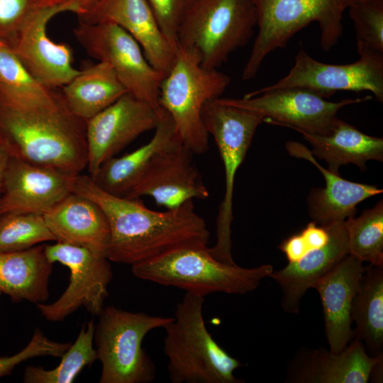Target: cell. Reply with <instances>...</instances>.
Returning <instances> with one entry per match:
<instances>
[{
    "mask_svg": "<svg viewBox=\"0 0 383 383\" xmlns=\"http://www.w3.org/2000/svg\"><path fill=\"white\" fill-rule=\"evenodd\" d=\"M72 192L89 198L105 213L110 228L109 260L131 265L184 247H207L210 232L193 200L165 211L148 208L140 198L109 194L89 175L74 177Z\"/></svg>",
    "mask_w": 383,
    "mask_h": 383,
    "instance_id": "cell-1",
    "label": "cell"
},
{
    "mask_svg": "<svg viewBox=\"0 0 383 383\" xmlns=\"http://www.w3.org/2000/svg\"><path fill=\"white\" fill-rule=\"evenodd\" d=\"M86 122L64 100L54 109L0 107V141L11 157L77 175L88 162Z\"/></svg>",
    "mask_w": 383,
    "mask_h": 383,
    "instance_id": "cell-2",
    "label": "cell"
},
{
    "mask_svg": "<svg viewBox=\"0 0 383 383\" xmlns=\"http://www.w3.org/2000/svg\"><path fill=\"white\" fill-rule=\"evenodd\" d=\"M205 297L185 292L173 320L164 328L163 351L172 383H242L234 372L243 365L213 338L206 326Z\"/></svg>",
    "mask_w": 383,
    "mask_h": 383,
    "instance_id": "cell-3",
    "label": "cell"
},
{
    "mask_svg": "<svg viewBox=\"0 0 383 383\" xmlns=\"http://www.w3.org/2000/svg\"><path fill=\"white\" fill-rule=\"evenodd\" d=\"M137 278L205 297L213 293L245 294L274 271L271 265L246 268L215 259L207 247L177 248L131 265Z\"/></svg>",
    "mask_w": 383,
    "mask_h": 383,
    "instance_id": "cell-4",
    "label": "cell"
},
{
    "mask_svg": "<svg viewBox=\"0 0 383 383\" xmlns=\"http://www.w3.org/2000/svg\"><path fill=\"white\" fill-rule=\"evenodd\" d=\"M230 83L229 76L204 67L195 51L177 47L174 64L160 84L159 101L182 142L194 154L209 149V135L201 118L204 104L219 98Z\"/></svg>",
    "mask_w": 383,
    "mask_h": 383,
    "instance_id": "cell-5",
    "label": "cell"
},
{
    "mask_svg": "<svg viewBox=\"0 0 383 383\" xmlns=\"http://www.w3.org/2000/svg\"><path fill=\"white\" fill-rule=\"evenodd\" d=\"M256 12L257 34L243 68L242 79L257 74L265 57L284 48L300 30L316 22L320 43L331 50L343 33V15L348 9L343 0H251Z\"/></svg>",
    "mask_w": 383,
    "mask_h": 383,
    "instance_id": "cell-6",
    "label": "cell"
},
{
    "mask_svg": "<svg viewBox=\"0 0 383 383\" xmlns=\"http://www.w3.org/2000/svg\"><path fill=\"white\" fill-rule=\"evenodd\" d=\"M95 326L97 359L101 363L100 383H150L156 367L143 348L147 334L164 328L174 317L132 312L104 306Z\"/></svg>",
    "mask_w": 383,
    "mask_h": 383,
    "instance_id": "cell-7",
    "label": "cell"
},
{
    "mask_svg": "<svg viewBox=\"0 0 383 383\" xmlns=\"http://www.w3.org/2000/svg\"><path fill=\"white\" fill-rule=\"evenodd\" d=\"M201 118L209 135L213 138L225 172V194L216 218V243L208 248L216 260L234 264L232 257L231 225L235 178L264 117L252 111L233 106L218 98L207 101Z\"/></svg>",
    "mask_w": 383,
    "mask_h": 383,
    "instance_id": "cell-8",
    "label": "cell"
},
{
    "mask_svg": "<svg viewBox=\"0 0 383 383\" xmlns=\"http://www.w3.org/2000/svg\"><path fill=\"white\" fill-rule=\"evenodd\" d=\"M255 26L251 0H194L179 28L177 47L193 50L204 67L217 69L248 43Z\"/></svg>",
    "mask_w": 383,
    "mask_h": 383,
    "instance_id": "cell-9",
    "label": "cell"
},
{
    "mask_svg": "<svg viewBox=\"0 0 383 383\" xmlns=\"http://www.w3.org/2000/svg\"><path fill=\"white\" fill-rule=\"evenodd\" d=\"M76 39L92 57L108 63L128 91L150 104L160 118L165 111L159 101L165 76L153 67L138 43L124 29L111 22L79 21Z\"/></svg>",
    "mask_w": 383,
    "mask_h": 383,
    "instance_id": "cell-10",
    "label": "cell"
},
{
    "mask_svg": "<svg viewBox=\"0 0 383 383\" xmlns=\"http://www.w3.org/2000/svg\"><path fill=\"white\" fill-rule=\"evenodd\" d=\"M218 99L225 104L262 115L264 122L267 123L323 135L331 131L341 108L370 100L372 96L333 102L309 89L286 87L271 90L259 89L240 99Z\"/></svg>",
    "mask_w": 383,
    "mask_h": 383,
    "instance_id": "cell-11",
    "label": "cell"
},
{
    "mask_svg": "<svg viewBox=\"0 0 383 383\" xmlns=\"http://www.w3.org/2000/svg\"><path fill=\"white\" fill-rule=\"evenodd\" d=\"M359 59L345 65L319 62L301 48L289 73L273 84L260 89L286 87L311 89L327 99L338 91H368L383 101V52L357 43Z\"/></svg>",
    "mask_w": 383,
    "mask_h": 383,
    "instance_id": "cell-12",
    "label": "cell"
},
{
    "mask_svg": "<svg viewBox=\"0 0 383 383\" xmlns=\"http://www.w3.org/2000/svg\"><path fill=\"white\" fill-rule=\"evenodd\" d=\"M48 260L60 262L70 272V282L62 294L53 303L37 304L41 315L50 321H62L80 307L93 316L103 309L113 272L109 259L97 256L78 246L55 242L45 245Z\"/></svg>",
    "mask_w": 383,
    "mask_h": 383,
    "instance_id": "cell-13",
    "label": "cell"
},
{
    "mask_svg": "<svg viewBox=\"0 0 383 383\" xmlns=\"http://www.w3.org/2000/svg\"><path fill=\"white\" fill-rule=\"evenodd\" d=\"M66 11L79 14L77 8L70 3L36 7L24 22L11 46L28 72L51 89L62 87L80 72L73 67L72 48L66 43L54 42L46 31L50 19Z\"/></svg>",
    "mask_w": 383,
    "mask_h": 383,
    "instance_id": "cell-14",
    "label": "cell"
},
{
    "mask_svg": "<svg viewBox=\"0 0 383 383\" xmlns=\"http://www.w3.org/2000/svg\"><path fill=\"white\" fill-rule=\"evenodd\" d=\"M161 118L148 102L129 92L86 122L89 176L143 133L155 129Z\"/></svg>",
    "mask_w": 383,
    "mask_h": 383,
    "instance_id": "cell-15",
    "label": "cell"
},
{
    "mask_svg": "<svg viewBox=\"0 0 383 383\" xmlns=\"http://www.w3.org/2000/svg\"><path fill=\"white\" fill-rule=\"evenodd\" d=\"M193 155L177 137L155 155L126 197L150 196L166 209H176L194 199H207L209 192L194 164Z\"/></svg>",
    "mask_w": 383,
    "mask_h": 383,
    "instance_id": "cell-16",
    "label": "cell"
},
{
    "mask_svg": "<svg viewBox=\"0 0 383 383\" xmlns=\"http://www.w3.org/2000/svg\"><path fill=\"white\" fill-rule=\"evenodd\" d=\"M75 176L10 156L0 193V216L14 213L44 216L72 192Z\"/></svg>",
    "mask_w": 383,
    "mask_h": 383,
    "instance_id": "cell-17",
    "label": "cell"
},
{
    "mask_svg": "<svg viewBox=\"0 0 383 383\" xmlns=\"http://www.w3.org/2000/svg\"><path fill=\"white\" fill-rule=\"evenodd\" d=\"M79 17L89 24L116 23L138 43L148 62L164 76L172 68L177 50L162 33L147 0H101Z\"/></svg>",
    "mask_w": 383,
    "mask_h": 383,
    "instance_id": "cell-18",
    "label": "cell"
},
{
    "mask_svg": "<svg viewBox=\"0 0 383 383\" xmlns=\"http://www.w3.org/2000/svg\"><path fill=\"white\" fill-rule=\"evenodd\" d=\"M362 263L348 254L313 287L321 300L329 350L334 353L344 350L354 336L351 312L365 269Z\"/></svg>",
    "mask_w": 383,
    "mask_h": 383,
    "instance_id": "cell-19",
    "label": "cell"
},
{
    "mask_svg": "<svg viewBox=\"0 0 383 383\" xmlns=\"http://www.w3.org/2000/svg\"><path fill=\"white\" fill-rule=\"evenodd\" d=\"M324 227L329 234L326 245L309 250L299 260L289 262L270 276L281 288V305L287 313H298L301 300L306 291L313 288L320 279L349 254L344 221L333 222Z\"/></svg>",
    "mask_w": 383,
    "mask_h": 383,
    "instance_id": "cell-20",
    "label": "cell"
},
{
    "mask_svg": "<svg viewBox=\"0 0 383 383\" xmlns=\"http://www.w3.org/2000/svg\"><path fill=\"white\" fill-rule=\"evenodd\" d=\"M382 357L370 356L364 344L353 338L338 353L322 348L299 353L286 379L295 383H366Z\"/></svg>",
    "mask_w": 383,
    "mask_h": 383,
    "instance_id": "cell-21",
    "label": "cell"
},
{
    "mask_svg": "<svg viewBox=\"0 0 383 383\" xmlns=\"http://www.w3.org/2000/svg\"><path fill=\"white\" fill-rule=\"evenodd\" d=\"M44 218L55 242L81 247L107 257L109 225L105 213L94 201L72 192Z\"/></svg>",
    "mask_w": 383,
    "mask_h": 383,
    "instance_id": "cell-22",
    "label": "cell"
},
{
    "mask_svg": "<svg viewBox=\"0 0 383 383\" xmlns=\"http://www.w3.org/2000/svg\"><path fill=\"white\" fill-rule=\"evenodd\" d=\"M285 148L290 155L311 162L325 179V187L313 189L307 197L309 216L312 221L319 226L345 221L355 216L358 204L383 192L374 185L345 179L338 173L324 168L318 163L310 150L300 143L288 141Z\"/></svg>",
    "mask_w": 383,
    "mask_h": 383,
    "instance_id": "cell-23",
    "label": "cell"
},
{
    "mask_svg": "<svg viewBox=\"0 0 383 383\" xmlns=\"http://www.w3.org/2000/svg\"><path fill=\"white\" fill-rule=\"evenodd\" d=\"M312 146L311 154L324 160L330 171L338 173L342 165L354 164L362 171L368 160H383V139L367 135L337 118L323 135L296 131Z\"/></svg>",
    "mask_w": 383,
    "mask_h": 383,
    "instance_id": "cell-24",
    "label": "cell"
},
{
    "mask_svg": "<svg viewBox=\"0 0 383 383\" xmlns=\"http://www.w3.org/2000/svg\"><path fill=\"white\" fill-rule=\"evenodd\" d=\"M149 142L121 157L105 161L91 177L104 192L126 197L138 184L152 159L179 136L170 116L165 112Z\"/></svg>",
    "mask_w": 383,
    "mask_h": 383,
    "instance_id": "cell-25",
    "label": "cell"
},
{
    "mask_svg": "<svg viewBox=\"0 0 383 383\" xmlns=\"http://www.w3.org/2000/svg\"><path fill=\"white\" fill-rule=\"evenodd\" d=\"M52 271V263L45 255V245L0 252V293L15 302H45Z\"/></svg>",
    "mask_w": 383,
    "mask_h": 383,
    "instance_id": "cell-26",
    "label": "cell"
},
{
    "mask_svg": "<svg viewBox=\"0 0 383 383\" xmlns=\"http://www.w3.org/2000/svg\"><path fill=\"white\" fill-rule=\"evenodd\" d=\"M63 103L61 92L37 81L12 48L0 40V107L18 111L54 109Z\"/></svg>",
    "mask_w": 383,
    "mask_h": 383,
    "instance_id": "cell-27",
    "label": "cell"
},
{
    "mask_svg": "<svg viewBox=\"0 0 383 383\" xmlns=\"http://www.w3.org/2000/svg\"><path fill=\"white\" fill-rule=\"evenodd\" d=\"M60 92L67 109L87 121L128 91L111 67L99 61L80 70Z\"/></svg>",
    "mask_w": 383,
    "mask_h": 383,
    "instance_id": "cell-28",
    "label": "cell"
},
{
    "mask_svg": "<svg viewBox=\"0 0 383 383\" xmlns=\"http://www.w3.org/2000/svg\"><path fill=\"white\" fill-rule=\"evenodd\" d=\"M354 336L365 343L373 356L383 348V265L365 267L353 302Z\"/></svg>",
    "mask_w": 383,
    "mask_h": 383,
    "instance_id": "cell-29",
    "label": "cell"
},
{
    "mask_svg": "<svg viewBox=\"0 0 383 383\" xmlns=\"http://www.w3.org/2000/svg\"><path fill=\"white\" fill-rule=\"evenodd\" d=\"M95 324L93 320L83 324L72 345L61 357L60 364L52 370L28 366L23 374L25 383H71L79 372L97 360L94 348Z\"/></svg>",
    "mask_w": 383,
    "mask_h": 383,
    "instance_id": "cell-30",
    "label": "cell"
},
{
    "mask_svg": "<svg viewBox=\"0 0 383 383\" xmlns=\"http://www.w3.org/2000/svg\"><path fill=\"white\" fill-rule=\"evenodd\" d=\"M344 224L349 254L371 265H383V201L365 209L357 218H348Z\"/></svg>",
    "mask_w": 383,
    "mask_h": 383,
    "instance_id": "cell-31",
    "label": "cell"
},
{
    "mask_svg": "<svg viewBox=\"0 0 383 383\" xmlns=\"http://www.w3.org/2000/svg\"><path fill=\"white\" fill-rule=\"evenodd\" d=\"M55 241L44 216L14 213L0 216V252L29 249L36 245Z\"/></svg>",
    "mask_w": 383,
    "mask_h": 383,
    "instance_id": "cell-32",
    "label": "cell"
},
{
    "mask_svg": "<svg viewBox=\"0 0 383 383\" xmlns=\"http://www.w3.org/2000/svg\"><path fill=\"white\" fill-rule=\"evenodd\" d=\"M348 8L357 43L383 52V0H365Z\"/></svg>",
    "mask_w": 383,
    "mask_h": 383,
    "instance_id": "cell-33",
    "label": "cell"
},
{
    "mask_svg": "<svg viewBox=\"0 0 383 383\" xmlns=\"http://www.w3.org/2000/svg\"><path fill=\"white\" fill-rule=\"evenodd\" d=\"M69 343H60L49 339L36 328L28 345L11 356L0 357V377L9 375L21 362L35 357L52 356L61 357L70 348Z\"/></svg>",
    "mask_w": 383,
    "mask_h": 383,
    "instance_id": "cell-34",
    "label": "cell"
},
{
    "mask_svg": "<svg viewBox=\"0 0 383 383\" xmlns=\"http://www.w3.org/2000/svg\"><path fill=\"white\" fill-rule=\"evenodd\" d=\"M165 37L177 50L179 28L194 0H147Z\"/></svg>",
    "mask_w": 383,
    "mask_h": 383,
    "instance_id": "cell-35",
    "label": "cell"
},
{
    "mask_svg": "<svg viewBox=\"0 0 383 383\" xmlns=\"http://www.w3.org/2000/svg\"><path fill=\"white\" fill-rule=\"evenodd\" d=\"M34 0H0V40L11 47L30 13Z\"/></svg>",
    "mask_w": 383,
    "mask_h": 383,
    "instance_id": "cell-36",
    "label": "cell"
},
{
    "mask_svg": "<svg viewBox=\"0 0 383 383\" xmlns=\"http://www.w3.org/2000/svg\"><path fill=\"white\" fill-rule=\"evenodd\" d=\"M279 248L285 255L289 262L299 260L310 250L300 233L284 240Z\"/></svg>",
    "mask_w": 383,
    "mask_h": 383,
    "instance_id": "cell-37",
    "label": "cell"
},
{
    "mask_svg": "<svg viewBox=\"0 0 383 383\" xmlns=\"http://www.w3.org/2000/svg\"><path fill=\"white\" fill-rule=\"evenodd\" d=\"M310 250L326 245L329 239L327 229L311 221L300 232Z\"/></svg>",
    "mask_w": 383,
    "mask_h": 383,
    "instance_id": "cell-38",
    "label": "cell"
},
{
    "mask_svg": "<svg viewBox=\"0 0 383 383\" xmlns=\"http://www.w3.org/2000/svg\"><path fill=\"white\" fill-rule=\"evenodd\" d=\"M101 1V0H66V2L75 6L79 10L78 16H81L91 11Z\"/></svg>",
    "mask_w": 383,
    "mask_h": 383,
    "instance_id": "cell-39",
    "label": "cell"
},
{
    "mask_svg": "<svg viewBox=\"0 0 383 383\" xmlns=\"http://www.w3.org/2000/svg\"><path fill=\"white\" fill-rule=\"evenodd\" d=\"M10 155L5 145L0 141V193L1 191L4 174Z\"/></svg>",
    "mask_w": 383,
    "mask_h": 383,
    "instance_id": "cell-40",
    "label": "cell"
},
{
    "mask_svg": "<svg viewBox=\"0 0 383 383\" xmlns=\"http://www.w3.org/2000/svg\"><path fill=\"white\" fill-rule=\"evenodd\" d=\"M37 6H52L62 4L66 2V0H34Z\"/></svg>",
    "mask_w": 383,
    "mask_h": 383,
    "instance_id": "cell-41",
    "label": "cell"
},
{
    "mask_svg": "<svg viewBox=\"0 0 383 383\" xmlns=\"http://www.w3.org/2000/svg\"><path fill=\"white\" fill-rule=\"evenodd\" d=\"M347 8H348L349 6L353 5V4H357V3H360V2H362L365 0H343Z\"/></svg>",
    "mask_w": 383,
    "mask_h": 383,
    "instance_id": "cell-42",
    "label": "cell"
},
{
    "mask_svg": "<svg viewBox=\"0 0 383 383\" xmlns=\"http://www.w3.org/2000/svg\"><path fill=\"white\" fill-rule=\"evenodd\" d=\"M1 294L0 293V295H1Z\"/></svg>",
    "mask_w": 383,
    "mask_h": 383,
    "instance_id": "cell-43",
    "label": "cell"
}]
</instances>
